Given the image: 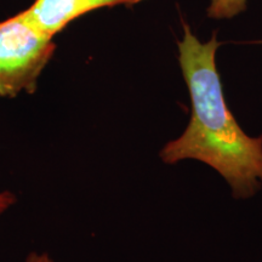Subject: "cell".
<instances>
[{
	"instance_id": "8992f818",
	"label": "cell",
	"mask_w": 262,
	"mask_h": 262,
	"mask_svg": "<svg viewBox=\"0 0 262 262\" xmlns=\"http://www.w3.org/2000/svg\"><path fill=\"white\" fill-rule=\"evenodd\" d=\"M25 262H54V260L47 253H31Z\"/></svg>"
},
{
	"instance_id": "3957f363",
	"label": "cell",
	"mask_w": 262,
	"mask_h": 262,
	"mask_svg": "<svg viewBox=\"0 0 262 262\" xmlns=\"http://www.w3.org/2000/svg\"><path fill=\"white\" fill-rule=\"evenodd\" d=\"M142 0H35L22 12L35 28L54 38L66 26L79 16L104 6L135 5Z\"/></svg>"
},
{
	"instance_id": "7a4b0ae2",
	"label": "cell",
	"mask_w": 262,
	"mask_h": 262,
	"mask_svg": "<svg viewBox=\"0 0 262 262\" xmlns=\"http://www.w3.org/2000/svg\"><path fill=\"white\" fill-rule=\"evenodd\" d=\"M52 39L29 24L22 12L0 22V96L34 93L56 49Z\"/></svg>"
},
{
	"instance_id": "277c9868",
	"label": "cell",
	"mask_w": 262,
	"mask_h": 262,
	"mask_svg": "<svg viewBox=\"0 0 262 262\" xmlns=\"http://www.w3.org/2000/svg\"><path fill=\"white\" fill-rule=\"evenodd\" d=\"M248 0H211L208 8V16L210 18H232L247 9Z\"/></svg>"
},
{
	"instance_id": "6da1fadb",
	"label": "cell",
	"mask_w": 262,
	"mask_h": 262,
	"mask_svg": "<svg viewBox=\"0 0 262 262\" xmlns=\"http://www.w3.org/2000/svg\"><path fill=\"white\" fill-rule=\"evenodd\" d=\"M182 26L179 62L192 114L182 135L160 150V158L166 164L185 159L208 164L228 182L234 198L253 196L262 186V136H248L226 103L216 67V51L221 45L216 32L202 42L186 22Z\"/></svg>"
},
{
	"instance_id": "5b68a950",
	"label": "cell",
	"mask_w": 262,
	"mask_h": 262,
	"mask_svg": "<svg viewBox=\"0 0 262 262\" xmlns=\"http://www.w3.org/2000/svg\"><path fill=\"white\" fill-rule=\"evenodd\" d=\"M16 203V195L9 191H0V215L8 211Z\"/></svg>"
}]
</instances>
